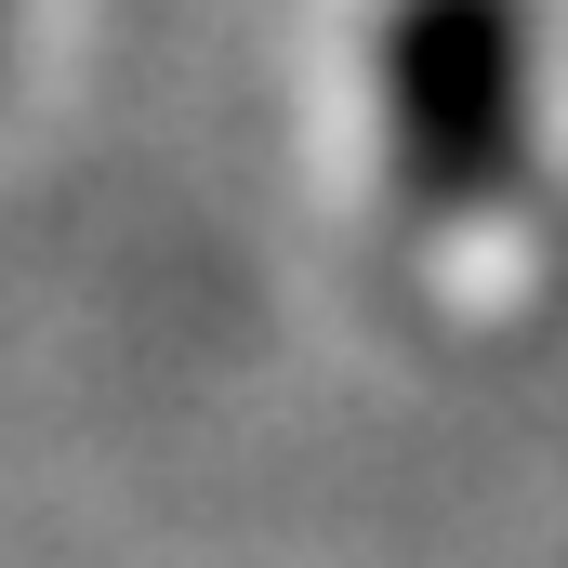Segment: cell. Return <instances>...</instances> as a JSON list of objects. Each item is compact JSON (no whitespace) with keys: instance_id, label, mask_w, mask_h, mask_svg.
<instances>
[{"instance_id":"6da1fadb","label":"cell","mask_w":568,"mask_h":568,"mask_svg":"<svg viewBox=\"0 0 568 568\" xmlns=\"http://www.w3.org/2000/svg\"><path fill=\"white\" fill-rule=\"evenodd\" d=\"M371 80H384V159H397L410 212L516 199L529 120H542V13L529 0H384Z\"/></svg>"}]
</instances>
